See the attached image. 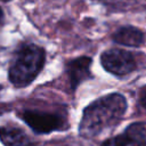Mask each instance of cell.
I'll list each match as a JSON object with an SVG mask.
<instances>
[{"mask_svg": "<svg viewBox=\"0 0 146 146\" xmlns=\"http://www.w3.org/2000/svg\"><path fill=\"white\" fill-rule=\"evenodd\" d=\"M102 146H145L133 133L125 129L124 133L115 136L103 143Z\"/></svg>", "mask_w": 146, "mask_h": 146, "instance_id": "obj_8", "label": "cell"}, {"mask_svg": "<svg viewBox=\"0 0 146 146\" xmlns=\"http://www.w3.org/2000/svg\"><path fill=\"white\" fill-rule=\"evenodd\" d=\"M127 111L125 98L117 92L98 98L83 111L79 132L84 138H92L105 129L115 125Z\"/></svg>", "mask_w": 146, "mask_h": 146, "instance_id": "obj_1", "label": "cell"}, {"mask_svg": "<svg viewBox=\"0 0 146 146\" xmlns=\"http://www.w3.org/2000/svg\"><path fill=\"white\" fill-rule=\"evenodd\" d=\"M114 42L129 47H139L145 41L144 33L133 26H122L112 35Z\"/></svg>", "mask_w": 146, "mask_h": 146, "instance_id": "obj_7", "label": "cell"}, {"mask_svg": "<svg viewBox=\"0 0 146 146\" xmlns=\"http://www.w3.org/2000/svg\"><path fill=\"white\" fill-rule=\"evenodd\" d=\"M0 140L5 146H33V140L19 128L13 125L0 127Z\"/></svg>", "mask_w": 146, "mask_h": 146, "instance_id": "obj_6", "label": "cell"}, {"mask_svg": "<svg viewBox=\"0 0 146 146\" xmlns=\"http://www.w3.org/2000/svg\"><path fill=\"white\" fill-rule=\"evenodd\" d=\"M22 119L36 133H49L54 130L63 128L62 117L52 113L40 111H24L22 113Z\"/></svg>", "mask_w": 146, "mask_h": 146, "instance_id": "obj_4", "label": "cell"}, {"mask_svg": "<svg viewBox=\"0 0 146 146\" xmlns=\"http://www.w3.org/2000/svg\"><path fill=\"white\" fill-rule=\"evenodd\" d=\"M46 60L43 48L30 43L24 44L16 54L9 67V80L18 88L30 84L40 73Z\"/></svg>", "mask_w": 146, "mask_h": 146, "instance_id": "obj_2", "label": "cell"}, {"mask_svg": "<svg viewBox=\"0 0 146 146\" xmlns=\"http://www.w3.org/2000/svg\"><path fill=\"white\" fill-rule=\"evenodd\" d=\"M139 103L146 110V87L141 88V90L139 92Z\"/></svg>", "mask_w": 146, "mask_h": 146, "instance_id": "obj_9", "label": "cell"}, {"mask_svg": "<svg viewBox=\"0 0 146 146\" xmlns=\"http://www.w3.org/2000/svg\"><path fill=\"white\" fill-rule=\"evenodd\" d=\"M100 63L107 72L119 76L127 75L136 68V60L132 54L117 48L104 51L100 56Z\"/></svg>", "mask_w": 146, "mask_h": 146, "instance_id": "obj_3", "label": "cell"}, {"mask_svg": "<svg viewBox=\"0 0 146 146\" xmlns=\"http://www.w3.org/2000/svg\"><path fill=\"white\" fill-rule=\"evenodd\" d=\"M2 1H6L7 2V1H10V0H2Z\"/></svg>", "mask_w": 146, "mask_h": 146, "instance_id": "obj_11", "label": "cell"}, {"mask_svg": "<svg viewBox=\"0 0 146 146\" xmlns=\"http://www.w3.org/2000/svg\"><path fill=\"white\" fill-rule=\"evenodd\" d=\"M2 19H3V11H2V9L0 7V23L2 22Z\"/></svg>", "mask_w": 146, "mask_h": 146, "instance_id": "obj_10", "label": "cell"}, {"mask_svg": "<svg viewBox=\"0 0 146 146\" xmlns=\"http://www.w3.org/2000/svg\"><path fill=\"white\" fill-rule=\"evenodd\" d=\"M90 64L91 58L88 56L78 57L67 64V74L70 78L71 87L74 90L82 81L90 78Z\"/></svg>", "mask_w": 146, "mask_h": 146, "instance_id": "obj_5", "label": "cell"}]
</instances>
